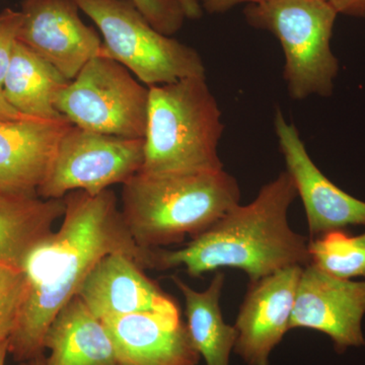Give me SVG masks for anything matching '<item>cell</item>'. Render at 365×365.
I'll return each mask as SVG.
<instances>
[{"label":"cell","mask_w":365,"mask_h":365,"mask_svg":"<svg viewBox=\"0 0 365 365\" xmlns=\"http://www.w3.org/2000/svg\"><path fill=\"white\" fill-rule=\"evenodd\" d=\"M23 119H30V117H26L25 115L16 111L14 108L7 103L6 98L4 97V93H0V120Z\"/></svg>","instance_id":"cell-26"},{"label":"cell","mask_w":365,"mask_h":365,"mask_svg":"<svg viewBox=\"0 0 365 365\" xmlns=\"http://www.w3.org/2000/svg\"><path fill=\"white\" fill-rule=\"evenodd\" d=\"M307 248L309 263L329 275L348 280L365 277V232L350 235L331 230L309 240Z\"/></svg>","instance_id":"cell-20"},{"label":"cell","mask_w":365,"mask_h":365,"mask_svg":"<svg viewBox=\"0 0 365 365\" xmlns=\"http://www.w3.org/2000/svg\"><path fill=\"white\" fill-rule=\"evenodd\" d=\"M262 0H199L201 7L208 14H225L240 4H252Z\"/></svg>","instance_id":"cell-25"},{"label":"cell","mask_w":365,"mask_h":365,"mask_svg":"<svg viewBox=\"0 0 365 365\" xmlns=\"http://www.w3.org/2000/svg\"><path fill=\"white\" fill-rule=\"evenodd\" d=\"M21 21V11L6 9L0 13V93L18 42Z\"/></svg>","instance_id":"cell-23"},{"label":"cell","mask_w":365,"mask_h":365,"mask_svg":"<svg viewBox=\"0 0 365 365\" xmlns=\"http://www.w3.org/2000/svg\"><path fill=\"white\" fill-rule=\"evenodd\" d=\"M155 30L172 36L181 30L186 14L177 0H132Z\"/></svg>","instance_id":"cell-22"},{"label":"cell","mask_w":365,"mask_h":365,"mask_svg":"<svg viewBox=\"0 0 365 365\" xmlns=\"http://www.w3.org/2000/svg\"><path fill=\"white\" fill-rule=\"evenodd\" d=\"M71 81L52 64L18 41L2 86L7 103L21 114L40 120H59L56 101Z\"/></svg>","instance_id":"cell-17"},{"label":"cell","mask_w":365,"mask_h":365,"mask_svg":"<svg viewBox=\"0 0 365 365\" xmlns=\"http://www.w3.org/2000/svg\"><path fill=\"white\" fill-rule=\"evenodd\" d=\"M9 353V339L0 340V365L6 364L7 354Z\"/></svg>","instance_id":"cell-28"},{"label":"cell","mask_w":365,"mask_h":365,"mask_svg":"<svg viewBox=\"0 0 365 365\" xmlns=\"http://www.w3.org/2000/svg\"><path fill=\"white\" fill-rule=\"evenodd\" d=\"M64 212V199L0 193V264L20 267L26 254L51 234Z\"/></svg>","instance_id":"cell-18"},{"label":"cell","mask_w":365,"mask_h":365,"mask_svg":"<svg viewBox=\"0 0 365 365\" xmlns=\"http://www.w3.org/2000/svg\"><path fill=\"white\" fill-rule=\"evenodd\" d=\"M338 14L365 18V0H323Z\"/></svg>","instance_id":"cell-24"},{"label":"cell","mask_w":365,"mask_h":365,"mask_svg":"<svg viewBox=\"0 0 365 365\" xmlns=\"http://www.w3.org/2000/svg\"><path fill=\"white\" fill-rule=\"evenodd\" d=\"M150 88L119 62L91 59L56 101L57 111L78 128L107 135L144 138Z\"/></svg>","instance_id":"cell-7"},{"label":"cell","mask_w":365,"mask_h":365,"mask_svg":"<svg viewBox=\"0 0 365 365\" xmlns=\"http://www.w3.org/2000/svg\"><path fill=\"white\" fill-rule=\"evenodd\" d=\"M237 180L225 170L196 174L137 173L123 184L122 216L141 248L195 237L240 204Z\"/></svg>","instance_id":"cell-3"},{"label":"cell","mask_w":365,"mask_h":365,"mask_svg":"<svg viewBox=\"0 0 365 365\" xmlns=\"http://www.w3.org/2000/svg\"><path fill=\"white\" fill-rule=\"evenodd\" d=\"M304 267L290 266L250 283L235 324L234 351L247 365H269L274 348L290 330Z\"/></svg>","instance_id":"cell-12"},{"label":"cell","mask_w":365,"mask_h":365,"mask_svg":"<svg viewBox=\"0 0 365 365\" xmlns=\"http://www.w3.org/2000/svg\"><path fill=\"white\" fill-rule=\"evenodd\" d=\"M185 299L187 330L206 365H230L237 332L223 319L220 309L225 274L217 272L203 292H197L179 277H173Z\"/></svg>","instance_id":"cell-19"},{"label":"cell","mask_w":365,"mask_h":365,"mask_svg":"<svg viewBox=\"0 0 365 365\" xmlns=\"http://www.w3.org/2000/svg\"><path fill=\"white\" fill-rule=\"evenodd\" d=\"M25 287V275L21 267L0 264V340L9 339L16 329Z\"/></svg>","instance_id":"cell-21"},{"label":"cell","mask_w":365,"mask_h":365,"mask_svg":"<svg viewBox=\"0 0 365 365\" xmlns=\"http://www.w3.org/2000/svg\"><path fill=\"white\" fill-rule=\"evenodd\" d=\"M20 365H46V357L42 354L35 359L21 362Z\"/></svg>","instance_id":"cell-29"},{"label":"cell","mask_w":365,"mask_h":365,"mask_svg":"<svg viewBox=\"0 0 365 365\" xmlns=\"http://www.w3.org/2000/svg\"><path fill=\"white\" fill-rule=\"evenodd\" d=\"M76 0H24L18 41L72 81L102 54L103 41L79 16Z\"/></svg>","instance_id":"cell-10"},{"label":"cell","mask_w":365,"mask_h":365,"mask_svg":"<svg viewBox=\"0 0 365 365\" xmlns=\"http://www.w3.org/2000/svg\"><path fill=\"white\" fill-rule=\"evenodd\" d=\"M46 365H120L102 319L76 295L53 319L44 339Z\"/></svg>","instance_id":"cell-16"},{"label":"cell","mask_w":365,"mask_h":365,"mask_svg":"<svg viewBox=\"0 0 365 365\" xmlns=\"http://www.w3.org/2000/svg\"><path fill=\"white\" fill-rule=\"evenodd\" d=\"M144 139L126 138L69 127L38 188L43 199H63L74 191L91 195L125 184L143 169Z\"/></svg>","instance_id":"cell-8"},{"label":"cell","mask_w":365,"mask_h":365,"mask_svg":"<svg viewBox=\"0 0 365 365\" xmlns=\"http://www.w3.org/2000/svg\"><path fill=\"white\" fill-rule=\"evenodd\" d=\"M177 1L181 4L187 19L197 20L202 16L203 9L199 0H177Z\"/></svg>","instance_id":"cell-27"},{"label":"cell","mask_w":365,"mask_h":365,"mask_svg":"<svg viewBox=\"0 0 365 365\" xmlns=\"http://www.w3.org/2000/svg\"><path fill=\"white\" fill-rule=\"evenodd\" d=\"M223 128L222 111L206 78L150 86L140 172L173 175L223 170L218 155Z\"/></svg>","instance_id":"cell-4"},{"label":"cell","mask_w":365,"mask_h":365,"mask_svg":"<svg viewBox=\"0 0 365 365\" xmlns=\"http://www.w3.org/2000/svg\"><path fill=\"white\" fill-rule=\"evenodd\" d=\"M365 281L340 279L313 264L302 268L292 319V329L304 328L328 335L338 353L365 344Z\"/></svg>","instance_id":"cell-9"},{"label":"cell","mask_w":365,"mask_h":365,"mask_svg":"<svg viewBox=\"0 0 365 365\" xmlns=\"http://www.w3.org/2000/svg\"><path fill=\"white\" fill-rule=\"evenodd\" d=\"M59 120H0V193L37 194L62 136Z\"/></svg>","instance_id":"cell-14"},{"label":"cell","mask_w":365,"mask_h":365,"mask_svg":"<svg viewBox=\"0 0 365 365\" xmlns=\"http://www.w3.org/2000/svg\"><path fill=\"white\" fill-rule=\"evenodd\" d=\"M338 14L323 0H262L248 4L249 25L279 40L285 64L283 76L290 97H330L339 63L331 49Z\"/></svg>","instance_id":"cell-5"},{"label":"cell","mask_w":365,"mask_h":365,"mask_svg":"<svg viewBox=\"0 0 365 365\" xmlns=\"http://www.w3.org/2000/svg\"><path fill=\"white\" fill-rule=\"evenodd\" d=\"M274 127L285 165L306 210L309 240L348 225H365V202L336 186L314 165L299 130L279 109Z\"/></svg>","instance_id":"cell-11"},{"label":"cell","mask_w":365,"mask_h":365,"mask_svg":"<svg viewBox=\"0 0 365 365\" xmlns=\"http://www.w3.org/2000/svg\"><path fill=\"white\" fill-rule=\"evenodd\" d=\"M297 197L284 170L262 187L247 205L237 204L184 248L155 249L153 267H184L191 277L220 268L239 269L257 282L290 266L309 264V241L288 225L287 213Z\"/></svg>","instance_id":"cell-2"},{"label":"cell","mask_w":365,"mask_h":365,"mask_svg":"<svg viewBox=\"0 0 365 365\" xmlns=\"http://www.w3.org/2000/svg\"><path fill=\"white\" fill-rule=\"evenodd\" d=\"M102 34L101 56L126 67L150 88L180 79L206 78L200 54L158 32L132 0H76Z\"/></svg>","instance_id":"cell-6"},{"label":"cell","mask_w":365,"mask_h":365,"mask_svg":"<svg viewBox=\"0 0 365 365\" xmlns=\"http://www.w3.org/2000/svg\"><path fill=\"white\" fill-rule=\"evenodd\" d=\"M63 199L61 225L33 247L20 265L25 295L9 337V353L19 362L44 354L45 335L53 319L78 295L106 255L123 252L144 269H153L155 249L141 248L134 241L111 189L97 195L74 191Z\"/></svg>","instance_id":"cell-1"},{"label":"cell","mask_w":365,"mask_h":365,"mask_svg":"<svg viewBox=\"0 0 365 365\" xmlns=\"http://www.w3.org/2000/svg\"><path fill=\"white\" fill-rule=\"evenodd\" d=\"M120 365H197V352L181 318L133 314L102 319Z\"/></svg>","instance_id":"cell-15"},{"label":"cell","mask_w":365,"mask_h":365,"mask_svg":"<svg viewBox=\"0 0 365 365\" xmlns=\"http://www.w3.org/2000/svg\"><path fill=\"white\" fill-rule=\"evenodd\" d=\"M144 270L131 255H106L91 269L78 295L100 319L143 313L181 318L176 302Z\"/></svg>","instance_id":"cell-13"}]
</instances>
